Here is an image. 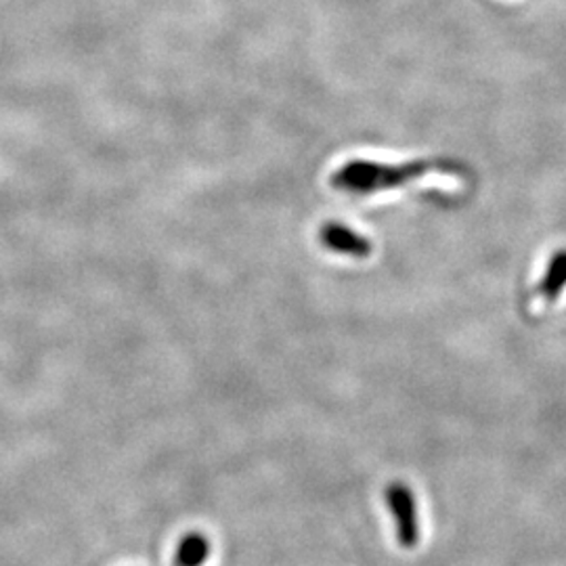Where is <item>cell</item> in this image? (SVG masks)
Listing matches in <instances>:
<instances>
[{"label":"cell","mask_w":566,"mask_h":566,"mask_svg":"<svg viewBox=\"0 0 566 566\" xmlns=\"http://www.w3.org/2000/svg\"><path fill=\"white\" fill-rule=\"evenodd\" d=\"M385 500L386 506L395 518L397 542L407 549L418 546L420 521H418V502L413 491L401 481H395L386 486Z\"/></svg>","instance_id":"2"},{"label":"cell","mask_w":566,"mask_h":566,"mask_svg":"<svg viewBox=\"0 0 566 566\" xmlns=\"http://www.w3.org/2000/svg\"><path fill=\"white\" fill-rule=\"evenodd\" d=\"M566 287V250H558L549 263H547L546 275L539 282V294L546 303H554L563 296Z\"/></svg>","instance_id":"5"},{"label":"cell","mask_w":566,"mask_h":566,"mask_svg":"<svg viewBox=\"0 0 566 566\" xmlns=\"http://www.w3.org/2000/svg\"><path fill=\"white\" fill-rule=\"evenodd\" d=\"M319 242L334 254H343L350 259H369L371 256V242L357 233L355 229L343 223H325L319 229Z\"/></svg>","instance_id":"3"},{"label":"cell","mask_w":566,"mask_h":566,"mask_svg":"<svg viewBox=\"0 0 566 566\" xmlns=\"http://www.w3.org/2000/svg\"><path fill=\"white\" fill-rule=\"evenodd\" d=\"M434 164L411 163L388 166V164L353 160L332 177V185L348 193H378L386 189L401 187L403 182L416 181L426 172H430Z\"/></svg>","instance_id":"1"},{"label":"cell","mask_w":566,"mask_h":566,"mask_svg":"<svg viewBox=\"0 0 566 566\" xmlns=\"http://www.w3.org/2000/svg\"><path fill=\"white\" fill-rule=\"evenodd\" d=\"M210 558V542L200 531H191L181 539L175 554V566H203Z\"/></svg>","instance_id":"4"}]
</instances>
